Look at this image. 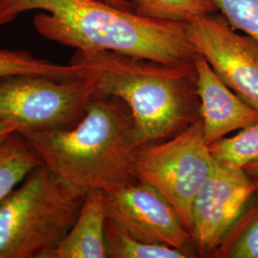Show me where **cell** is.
<instances>
[{"instance_id":"9c48e42d","label":"cell","mask_w":258,"mask_h":258,"mask_svg":"<svg viewBox=\"0 0 258 258\" xmlns=\"http://www.w3.org/2000/svg\"><path fill=\"white\" fill-rule=\"evenodd\" d=\"M257 188L258 180L244 169L215 166L192 205L190 234L197 257H212Z\"/></svg>"},{"instance_id":"e0dca14e","label":"cell","mask_w":258,"mask_h":258,"mask_svg":"<svg viewBox=\"0 0 258 258\" xmlns=\"http://www.w3.org/2000/svg\"><path fill=\"white\" fill-rule=\"evenodd\" d=\"M107 257L188 258L181 251L166 245L144 242L130 235L118 224L106 219L104 228Z\"/></svg>"},{"instance_id":"9a60e30c","label":"cell","mask_w":258,"mask_h":258,"mask_svg":"<svg viewBox=\"0 0 258 258\" xmlns=\"http://www.w3.org/2000/svg\"><path fill=\"white\" fill-rule=\"evenodd\" d=\"M209 149L218 166L245 169L258 162V120L239 129L231 137H224L210 144Z\"/></svg>"},{"instance_id":"44dd1931","label":"cell","mask_w":258,"mask_h":258,"mask_svg":"<svg viewBox=\"0 0 258 258\" xmlns=\"http://www.w3.org/2000/svg\"><path fill=\"white\" fill-rule=\"evenodd\" d=\"M244 170H245L251 178L258 180V162H255V163H253V164H251V165L247 166Z\"/></svg>"},{"instance_id":"8fae6325","label":"cell","mask_w":258,"mask_h":258,"mask_svg":"<svg viewBox=\"0 0 258 258\" xmlns=\"http://www.w3.org/2000/svg\"><path fill=\"white\" fill-rule=\"evenodd\" d=\"M106 219L103 191L88 192L70 230L42 258L107 257L104 236Z\"/></svg>"},{"instance_id":"7a4b0ae2","label":"cell","mask_w":258,"mask_h":258,"mask_svg":"<svg viewBox=\"0 0 258 258\" xmlns=\"http://www.w3.org/2000/svg\"><path fill=\"white\" fill-rule=\"evenodd\" d=\"M21 135L62 183L83 196L137 182L134 166L142 146L131 110L118 97L97 94L71 128Z\"/></svg>"},{"instance_id":"5bb4252c","label":"cell","mask_w":258,"mask_h":258,"mask_svg":"<svg viewBox=\"0 0 258 258\" xmlns=\"http://www.w3.org/2000/svg\"><path fill=\"white\" fill-rule=\"evenodd\" d=\"M212 258H258V188Z\"/></svg>"},{"instance_id":"52a82bcc","label":"cell","mask_w":258,"mask_h":258,"mask_svg":"<svg viewBox=\"0 0 258 258\" xmlns=\"http://www.w3.org/2000/svg\"><path fill=\"white\" fill-rule=\"evenodd\" d=\"M195 52L242 101L258 111V43L239 34L221 14H210L185 24Z\"/></svg>"},{"instance_id":"2e32d148","label":"cell","mask_w":258,"mask_h":258,"mask_svg":"<svg viewBox=\"0 0 258 258\" xmlns=\"http://www.w3.org/2000/svg\"><path fill=\"white\" fill-rule=\"evenodd\" d=\"M132 12L146 19L188 23L218 10L212 0H129Z\"/></svg>"},{"instance_id":"7c38bea8","label":"cell","mask_w":258,"mask_h":258,"mask_svg":"<svg viewBox=\"0 0 258 258\" xmlns=\"http://www.w3.org/2000/svg\"><path fill=\"white\" fill-rule=\"evenodd\" d=\"M43 162L19 132L13 133L0 147V203L28 174Z\"/></svg>"},{"instance_id":"8992f818","label":"cell","mask_w":258,"mask_h":258,"mask_svg":"<svg viewBox=\"0 0 258 258\" xmlns=\"http://www.w3.org/2000/svg\"><path fill=\"white\" fill-rule=\"evenodd\" d=\"M215 166L199 120L172 138L141 148L134 174L166 198L190 233L194 199Z\"/></svg>"},{"instance_id":"6da1fadb","label":"cell","mask_w":258,"mask_h":258,"mask_svg":"<svg viewBox=\"0 0 258 258\" xmlns=\"http://www.w3.org/2000/svg\"><path fill=\"white\" fill-rule=\"evenodd\" d=\"M32 10L37 33L82 51H110L163 63L197 55L183 22L146 19L101 0H0V28Z\"/></svg>"},{"instance_id":"d6986e66","label":"cell","mask_w":258,"mask_h":258,"mask_svg":"<svg viewBox=\"0 0 258 258\" xmlns=\"http://www.w3.org/2000/svg\"><path fill=\"white\" fill-rule=\"evenodd\" d=\"M15 132H18V129L16 126L9 124V123H6V122H3V121H0V147Z\"/></svg>"},{"instance_id":"ba28073f","label":"cell","mask_w":258,"mask_h":258,"mask_svg":"<svg viewBox=\"0 0 258 258\" xmlns=\"http://www.w3.org/2000/svg\"><path fill=\"white\" fill-rule=\"evenodd\" d=\"M106 218L144 242L180 249L197 257L191 234L174 208L153 186L135 182L103 192Z\"/></svg>"},{"instance_id":"277c9868","label":"cell","mask_w":258,"mask_h":258,"mask_svg":"<svg viewBox=\"0 0 258 258\" xmlns=\"http://www.w3.org/2000/svg\"><path fill=\"white\" fill-rule=\"evenodd\" d=\"M84 197L44 164L0 203V258H42L76 221Z\"/></svg>"},{"instance_id":"ffe728a7","label":"cell","mask_w":258,"mask_h":258,"mask_svg":"<svg viewBox=\"0 0 258 258\" xmlns=\"http://www.w3.org/2000/svg\"><path fill=\"white\" fill-rule=\"evenodd\" d=\"M101 1H103L107 4H110L116 8L132 12V5L129 0H101Z\"/></svg>"},{"instance_id":"ac0fdd59","label":"cell","mask_w":258,"mask_h":258,"mask_svg":"<svg viewBox=\"0 0 258 258\" xmlns=\"http://www.w3.org/2000/svg\"><path fill=\"white\" fill-rule=\"evenodd\" d=\"M212 1L231 27L258 43V0Z\"/></svg>"},{"instance_id":"5b68a950","label":"cell","mask_w":258,"mask_h":258,"mask_svg":"<svg viewBox=\"0 0 258 258\" xmlns=\"http://www.w3.org/2000/svg\"><path fill=\"white\" fill-rule=\"evenodd\" d=\"M100 93L92 76L57 81L42 76L0 80V121L20 134L71 128L82 120L87 104Z\"/></svg>"},{"instance_id":"4fadbf2b","label":"cell","mask_w":258,"mask_h":258,"mask_svg":"<svg viewBox=\"0 0 258 258\" xmlns=\"http://www.w3.org/2000/svg\"><path fill=\"white\" fill-rule=\"evenodd\" d=\"M16 76H42L57 81H71L88 77V71L79 63L56 64L21 50L0 49V80Z\"/></svg>"},{"instance_id":"30bf717a","label":"cell","mask_w":258,"mask_h":258,"mask_svg":"<svg viewBox=\"0 0 258 258\" xmlns=\"http://www.w3.org/2000/svg\"><path fill=\"white\" fill-rule=\"evenodd\" d=\"M194 63L204 136L208 145L258 120V111L222 82L203 55H195Z\"/></svg>"},{"instance_id":"3957f363","label":"cell","mask_w":258,"mask_h":258,"mask_svg":"<svg viewBox=\"0 0 258 258\" xmlns=\"http://www.w3.org/2000/svg\"><path fill=\"white\" fill-rule=\"evenodd\" d=\"M71 62L87 69L100 92L127 104L142 148L172 138L201 120L194 58L163 63L110 51L77 50Z\"/></svg>"}]
</instances>
